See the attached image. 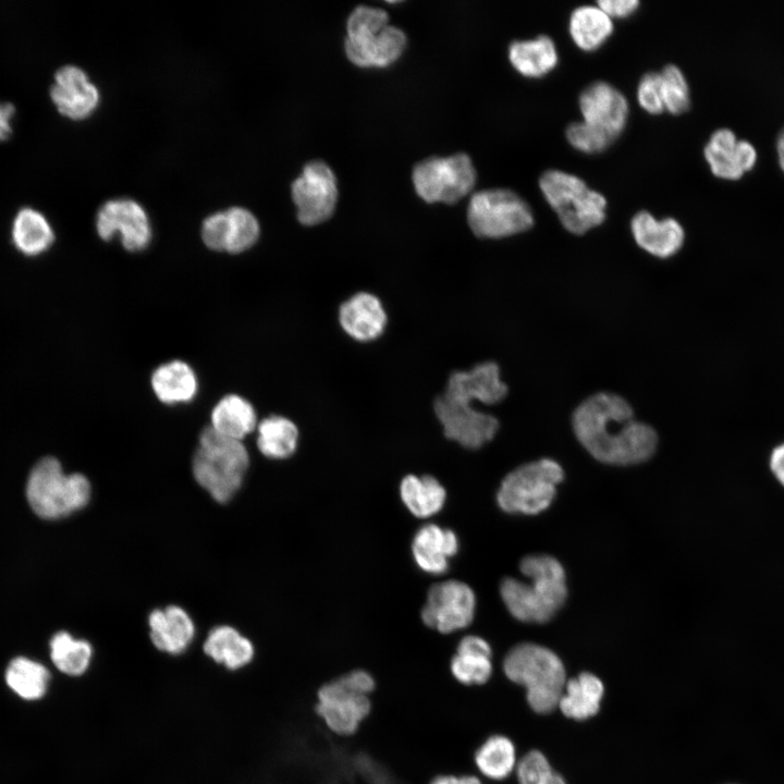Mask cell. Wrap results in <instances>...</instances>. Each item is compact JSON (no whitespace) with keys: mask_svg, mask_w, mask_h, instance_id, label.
Listing matches in <instances>:
<instances>
[{"mask_svg":"<svg viewBox=\"0 0 784 784\" xmlns=\"http://www.w3.org/2000/svg\"><path fill=\"white\" fill-rule=\"evenodd\" d=\"M203 651L216 664L230 672L244 669L252 663L255 656L253 642L228 625L216 626L208 633Z\"/></svg>","mask_w":784,"mask_h":784,"instance_id":"d4e9b609","label":"cell"},{"mask_svg":"<svg viewBox=\"0 0 784 784\" xmlns=\"http://www.w3.org/2000/svg\"><path fill=\"white\" fill-rule=\"evenodd\" d=\"M412 548L417 565L436 575L448 569L449 559L458 550V540L453 530L428 524L416 532Z\"/></svg>","mask_w":784,"mask_h":784,"instance_id":"cb8c5ba5","label":"cell"},{"mask_svg":"<svg viewBox=\"0 0 784 784\" xmlns=\"http://www.w3.org/2000/svg\"><path fill=\"white\" fill-rule=\"evenodd\" d=\"M539 187L561 224L572 234L581 235L605 220V197L574 174L548 170L540 176Z\"/></svg>","mask_w":784,"mask_h":784,"instance_id":"9c48e42d","label":"cell"},{"mask_svg":"<svg viewBox=\"0 0 784 784\" xmlns=\"http://www.w3.org/2000/svg\"><path fill=\"white\" fill-rule=\"evenodd\" d=\"M467 221L478 237L503 238L529 230L534 225V215L529 205L515 192L493 188L471 196Z\"/></svg>","mask_w":784,"mask_h":784,"instance_id":"8fae6325","label":"cell"},{"mask_svg":"<svg viewBox=\"0 0 784 784\" xmlns=\"http://www.w3.org/2000/svg\"><path fill=\"white\" fill-rule=\"evenodd\" d=\"M603 691L601 679L585 672L566 682L558 706L565 716L586 720L599 711Z\"/></svg>","mask_w":784,"mask_h":784,"instance_id":"4316f807","label":"cell"},{"mask_svg":"<svg viewBox=\"0 0 784 784\" xmlns=\"http://www.w3.org/2000/svg\"><path fill=\"white\" fill-rule=\"evenodd\" d=\"M12 240L23 254L35 256L46 252L54 241L53 230L39 210L24 207L12 223Z\"/></svg>","mask_w":784,"mask_h":784,"instance_id":"4dcf8cb0","label":"cell"},{"mask_svg":"<svg viewBox=\"0 0 784 784\" xmlns=\"http://www.w3.org/2000/svg\"><path fill=\"white\" fill-rule=\"evenodd\" d=\"M613 21L598 5H581L573 10L568 32L583 51L599 49L613 33Z\"/></svg>","mask_w":784,"mask_h":784,"instance_id":"f1b7e54d","label":"cell"},{"mask_svg":"<svg viewBox=\"0 0 784 784\" xmlns=\"http://www.w3.org/2000/svg\"><path fill=\"white\" fill-rule=\"evenodd\" d=\"M578 106L583 122L614 140L626 126L628 102L617 88L607 82L597 81L588 85L579 95Z\"/></svg>","mask_w":784,"mask_h":784,"instance_id":"e0dca14e","label":"cell"},{"mask_svg":"<svg viewBox=\"0 0 784 784\" xmlns=\"http://www.w3.org/2000/svg\"><path fill=\"white\" fill-rule=\"evenodd\" d=\"M291 191L302 224L317 225L332 216L338 201V186L334 173L324 162L315 160L307 163L292 183Z\"/></svg>","mask_w":784,"mask_h":784,"instance_id":"4fadbf2b","label":"cell"},{"mask_svg":"<svg viewBox=\"0 0 784 784\" xmlns=\"http://www.w3.org/2000/svg\"><path fill=\"white\" fill-rule=\"evenodd\" d=\"M503 672L510 681L526 688L527 702L537 713H549L558 707L566 676L561 659L550 649L519 644L506 653Z\"/></svg>","mask_w":784,"mask_h":784,"instance_id":"277c9868","label":"cell"},{"mask_svg":"<svg viewBox=\"0 0 784 784\" xmlns=\"http://www.w3.org/2000/svg\"><path fill=\"white\" fill-rule=\"evenodd\" d=\"M528 583L506 577L500 585L501 598L509 612L525 623H546L563 607L567 597L562 564L547 554H531L519 564Z\"/></svg>","mask_w":784,"mask_h":784,"instance_id":"3957f363","label":"cell"},{"mask_svg":"<svg viewBox=\"0 0 784 784\" xmlns=\"http://www.w3.org/2000/svg\"><path fill=\"white\" fill-rule=\"evenodd\" d=\"M151 387L156 396L166 404L185 403L197 393V378L186 363L172 360L154 371Z\"/></svg>","mask_w":784,"mask_h":784,"instance_id":"83f0119b","label":"cell"},{"mask_svg":"<svg viewBox=\"0 0 784 784\" xmlns=\"http://www.w3.org/2000/svg\"><path fill=\"white\" fill-rule=\"evenodd\" d=\"M475 608L476 597L468 585L445 580L430 587L421 618L428 627L450 634L471 623Z\"/></svg>","mask_w":784,"mask_h":784,"instance_id":"5bb4252c","label":"cell"},{"mask_svg":"<svg viewBox=\"0 0 784 784\" xmlns=\"http://www.w3.org/2000/svg\"><path fill=\"white\" fill-rule=\"evenodd\" d=\"M91 657V645L87 640L75 639L66 632H58L50 640V658L65 675L77 677L85 674Z\"/></svg>","mask_w":784,"mask_h":784,"instance_id":"d590c367","label":"cell"},{"mask_svg":"<svg viewBox=\"0 0 784 784\" xmlns=\"http://www.w3.org/2000/svg\"><path fill=\"white\" fill-rule=\"evenodd\" d=\"M630 231L636 244L658 258L675 255L685 240L684 229L677 220H658L646 210L638 211L632 218Z\"/></svg>","mask_w":784,"mask_h":784,"instance_id":"44dd1931","label":"cell"},{"mask_svg":"<svg viewBox=\"0 0 784 784\" xmlns=\"http://www.w3.org/2000/svg\"><path fill=\"white\" fill-rule=\"evenodd\" d=\"M516 768L519 784H566L538 750L527 752Z\"/></svg>","mask_w":784,"mask_h":784,"instance_id":"74e56055","label":"cell"},{"mask_svg":"<svg viewBox=\"0 0 784 784\" xmlns=\"http://www.w3.org/2000/svg\"><path fill=\"white\" fill-rule=\"evenodd\" d=\"M705 157L715 176L737 180L755 166L757 152L750 143L737 140L731 130L720 128L707 143Z\"/></svg>","mask_w":784,"mask_h":784,"instance_id":"d6986e66","label":"cell"},{"mask_svg":"<svg viewBox=\"0 0 784 784\" xmlns=\"http://www.w3.org/2000/svg\"><path fill=\"white\" fill-rule=\"evenodd\" d=\"M376 679L357 669L323 683L316 691L314 710L326 727L338 736L354 735L370 715V694Z\"/></svg>","mask_w":784,"mask_h":784,"instance_id":"5b68a950","label":"cell"},{"mask_svg":"<svg viewBox=\"0 0 784 784\" xmlns=\"http://www.w3.org/2000/svg\"><path fill=\"white\" fill-rule=\"evenodd\" d=\"M597 5L611 19H624L632 15L639 5L637 0H600Z\"/></svg>","mask_w":784,"mask_h":784,"instance_id":"60d3db41","label":"cell"},{"mask_svg":"<svg viewBox=\"0 0 784 784\" xmlns=\"http://www.w3.org/2000/svg\"><path fill=\"white\" fill-rule=\"evenodd\" d=\"M637 100L650 114H660L664 111L660 72H647L641 76L637 87Z\"/></svg>","mask_w":784,"mask_h":784,"instance_id":"ab89813d","label":"cell"},{"mask_svg":"<svg viewBox=\"0 0 784 784\" xmlns=\"http://www.w3.org/2000/svg\"><path fill=\"white\" fill-rule=\"evenodd\" d=\"M492 650L483 638L468 635L462 638L450 662L453 678L464 686L486 684L492 675Z\"/></svg>","mask_w":784,"mask_h":784,"instance_id":"603a6c76","label":"cell"},{"mask_svg":"<svg viewBox=\"0 0 784 784\" xmlns=\"http://www.w3.org/2000/svg\"><path fill=\"white\" fill-rule=\"evenodd\" d=\"M413 183L427 203L455 204L470 193L476 171L466 154L428 158L415 166Z\"/></svg>","mask_w":784,"mask_h":784,"instance_id":"7c38bea8","label":"cell"},{"mask_svg":"<svg viewBox=\"0 0 784 784\" xmlns=\"http://www.w3.org/2000/svg\"><path fill=\"white\" fill-rule=\"evenodd\" d=\"M99 97L96 85L81 68L68 64L54 73L50 98L62 115L84 120L95 111Z\"/></svg>","mask_w":784,"mask_h":784,"instance_id":"ac0fdd59","label":"cell"},{"mask_svg":"<svg viewBox=\"0 0 784 784\" xmlns=\"http://www.w3.org/2000/svg\"><path fill=\"white\" fill-rule=\"evenodd\" d=\"M776 150L779 155V163L784 171V128L779 134L777 140H776Z\"/></svg>","mask_w":784,"mask_h":784,"instance_id":"f6af8a7d","label":"cell"},{"mask_svg":"<svg viewBox=\"0 0 784 784\" xmlns=\"http://www.w3.org/2000/svg\"><path fill=\"white\" fill-rule=\"evenodd\" d=\"M8 686L21 698L36 700L45 696L50 682L49 670L28 658L16 657L5 670Z\"/></svg>","mask_w":784,"mask_h":784,"instance_id":"e575fe53","label":"cell"},{"mask_svg":"<svg viewBox=\"0 0 784 784\" xmlns=\"http://www.w3.org/2000/svg\"><path fill=\"white\" fill-rule=\"evenodd\" d=\"M345 52L360 68H384L395 62L406 47V36L389 25L388 13L379 8L357 7L346 24Z\"/></svg>","mask_w":784,"mask_h":784,"instance_id":"52a82bcc","label":"cell"},{"mask_svg":"<svg viewBox=\"0 0 784 784\" xmlns=\"http://www.w3.org/2000/svg\"><path fill=\"white\" fill-rule=\"evenodd\" d=\"M260 234L259 222L247 209L232 207L207 217L201 225V238L217 252L238 254L249 249Z\"/></svg>","mask_w":784,"mask_h":784,"instance_id":"2e32d148","label":"cell"},{"mask_svg":"<svg viewBox=\"0 0 784 784\" xmlns=\"http://www.w3.org/2000/svg\"><path fill=\"white\" fill-rule=\"evenodd\" d=\"M567 142L576 150L585 154H600L614 142L607 134L580 121L571 123L565 131Z\"/></svg>","mask_w":784,"mask_h":784,"instance_id":"f35d334b","label":"cell"},{"mask_svg":"<svg viewBox=\"0 0 784 784\" xmlns=\"http://www.w3.org/2000/svg\"><path fill=\"white\" fill-rule=\"evenodd\" d=\"M577 440L598 461L610 465H633L647 461L656 451L658 436L652 427L635 419L626 400L599 392L574 412Z\"/></svg>","mask_w":784,"mask_h":784,"instance_id":"6da1fadb","label":"cell"},{"mask_svg":"<svg viewBox=\"0 0 784 784\" xmlns=\"http://www.w3.org/2000/svg\"><path fill=\"white\" fill-rule=\"evenodd\" d=\"M509 60L523 76L540 78L556 66L559 56L554 41L539 35L534 39L513 41L509 47Z\"/></svg>","mask_w":784,"mask_h":784,"instance_id":"484cf974","label":"cell"},{"mask_svg":"<svg viewBox=\"0 0 784 784\" xmlns=\"http://www.w3.org/2000/svg\"><path fill=\"white\" fill-rule=\"evenodd\" d=\"M477 770L493 781L506 779L517 767L513 742L504 735H491L474 752Z\"/></svg>","mask_w":784,"mask_h":784,"instance_id":"1f68e13d","label":"cell"},{"mask_svg":"<svg viewBox=\"0 0 784 784\" xmlns=\"http://www.w3.org/2000/svg\"><path fill=\"white\" fill-rule=\"evenodd\" d=\"M257 446L267 457L284 460L296 450L298 429L286 417L272 415L262 419L257 426Z\"/></svg>","mask_w":784,"mask_h":784,"instance_id":"836d02e7","label":"cell"},{"mask_svg":"<svg viewBox=\"0 0 784 784\" xmlns=\"http://www.w3.org/2000/svg\"><path fill=\"white\" fill-rule=\"evenodd\" d=\"M507 387L500 368L483 362L469 370L450 375L444 392L434 401V413L444 436L467 449H479L495 436L498 419L471 406L474 401L491 405L502 401Z\"/></svg>","mask_w":784,"mask_h":784,"instance_id":"7a4b0ae2","label":"cell"},{"mask_svg":"<svg viewBox=\"0 0 784 784\" xmlns=\"http://www.w3.org/2000/svg\"><path fill=\"white\" fill-rule=\"evenodd\" d=\"M563 477V468L554 460L541 458L524 464L502 480L497 493L498 504L507 513L538 514L550 506Z\"/></svg>","mask_w":784,"mask_h":784,"instance_id":"30bf717a","label":"cell"},{"mask_svg":"<svg viewBox=\"0 0 784 784\" xmlns=\"http://www.w3.org/2000/svg\"><path fill=\"white\" fill-rule=\"evenodd\" d=\"M406 507L417 517L425 518L438 513L445 501V490L432 476L404 477L400 487Z\"/></svg>","mask_w":784,"mask_h":784,"instance_id":"d6a6232c","label":"cell"},{"mask_svg":"<svg viewBox=\"0 0 784 784\" xmlns=\"http://www.w3.org/2000/svg\"><path fill=\"white\" fill-rule=\"evenodd\" d=\"M660 75L664 111L675 115L686 112L690 105L689 87L682 70L674 64H667Z\"/></svg>","mask_w":784,"mask_h":784,"instance_id":"8d00e7d4","label":"cell"},{"mask_svg":"<svg viewBox=\"0 0 784 784\" xmlns=\"http://www.w3.org/2000/svg\"><path fill=\"white\" fill-rule=\"evenodd\" d=\"M222 436L242 441L257 427L253 405L237 394L222 397L211 412V426Z\"/></svg>","mask_w":784,"mask_h":784,"instance_id":"f546056e","label":"cell"},{"mask_svg":"<svg viewBox=\"0 0 784 784\" xmlns=\"http://www.w3.org/2000/svg\"><path fill=\"white\" fill-rule=\"evenodd\" d=\"M428 784H481V781L471 774L441 773L434 775Z\"/></svg>","mask_w":784,"mask_h":784,"instance_id":"b9f144b4","label":"cell"},{"mask_svg":"<svg viewBox=\"0 0 784 784\" xmlns=\"http://www.w3.org/2000/svg\"><path fill=\"white\" fill-rule=\"evenodd\" d=\"M90 491L84 475H65L60 462L52 456L35 464L26 485L29 505L44 519L62 518L83 509L89 501Z\"/></svg>","mask_w":784,"mask_h":784,"instance_id":"ba28073f","label":"cell"},{"mask_svg":"<svg viewBox=\"0 0 784 784\" xmlns=\"http://www.w3.org/2000/svg\"><path fill=\"white\" fill-rule=\"evenodd\" d=\"M148 624L152 646L170 656L182 654L195 636L191 616L177 605L154 610L149 614Z\"/></svg>","mask_w":784,"mask_h":784,"instance_id":"7402d4cb","label":"cell"},{"mask_svg":"<svg viewBox=\"0 0 784 784\" xmlns=\"http://www.w3.org/2000/svg\"><path fill=\"white\" fill-rule=\"evenodd\" d=\"M249 457L240 440L222 436L211 427L203 430L193 456L196 481L217 501H229L240 489Z\"/></svg>","mask_w":784,"mask_h":784,"instance_id":"8992f818","label":"cell"},{"mask_svg":"<svg viewBox=\"0 0 784 784\" xmlns=\"http://www.w3.org/2000/svg\"><path fill=\"white\" fill-rule=\"evenodd\" d=\"M770 469L784 487V442L772 450L770 455Z\"/></svg>","mask_w":784,"mask_h":784,"instance_id":"ee69618b","label":"cell"},{"mask_svg":"<svg viewBox=\"0 0 784 784\" xmlns=\"http://www.w3.org/2000/svg\"><path fill=\"white\" fill-rule=\"evenodd\" d=\"M339 321L344 332L359 342L378 339L388 317L381 301L368 292H358L341 304Z\"/></svg>","mask_w":784,"mask_h":784,"instance_id":"ffe728a7","label":"cell"},{"mask_svg":"<svg viewBox=\"0 0 784 784\" xmlns=\"http://www.w3.org/2000/svg\"><path fill=\"white\" fill-rule=\"evenodd\" d=\"M96 229L103 241L119 234L128 252L145 249L151 240V226L146 211L137 201L128 198L105 203L97 212Z\"/></svg>","mask_w":784,"mask_h":784,"instance_id":"9a60e30c","label":"cell"},{"mask_svg":"<svg viewBox=\"0 0 784 784\" xmlns=\"http://www.w3.org/2000/svg\"><path fill=\"white\" fill-rule=\"evenodd\" d=\"M15 108L10 102H0V140L9 138L12 133V119Z\"/></svg>","mask_w":784,"mask_h":784,"instance_id":"7bdbcfd3","label":"cell"}]
</instances>
